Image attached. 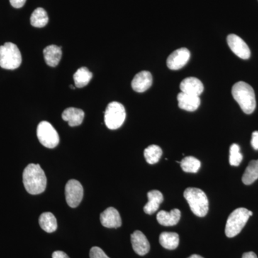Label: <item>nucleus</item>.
<instances>
[{
    "label": "nucleus",
    "instance_id": "nucleus-26",
    "mask_svg": "<svg viewBox=\"0 0 258 258\" xmlns=\"http://www.w3.org/2000/svg\"><path fill=\"white\" fill-rule=\"evenodd\" d=\"M181 169L185 172L197 173L201 167V162L197 158L186 157L180 162Z\"/></svg>",
    "mask_w": 258,
    "mask_h": 258
},
{
    "label": "nucleus",
    "instance_id": "nucleus-15",
    "mask_svg": "<svg viewBox=\"0 0 258 258\" xmlns=\"http://www.w3.org/2000/svg\"><path fill=\"white\" fill-rule=\"evenodd\" d=\"M178 104L181 109L186 111H195L200 106V96L181 92L177 96Z\"/></svg>",
    "mask_w": 258,
    "mask_h": 258
},
{
    "label": "nucleus",
    "instance_id": "nucleus-7",
    "mask_svg": "<svg viewBox=\"0 0 258 258\" xmlns=\"http://www.w3.org/2000/svg\"><path fill=\"white\" fill-rule=\"evenodd\" d=\"M37 136L42 145L48 149H54L58 145L60 142L57 131L47 121H42L39 123L37 128Z\"/></svg>",
    "mask_w": 258,
    "mask_h": 258
},
{
    "label": "nucleus",
    "instance_id": "nucleus-29",
    "mask_svg": "<svg viewBox=\"0 0 258 258\" xmlns=\"http://www.w3.org/2000/svg\"><path fill=\"white\" fill-rule=\"evenodd\" d=\"M27 0H10V4L15 8H23Z\"/></svg>",
    "mask_w": 258,
    "mask_h": 258
},
{
    "label": "nucleus",
    "instance_id": "nucleus-27",
    "mask_svg": "<svg viewBox=\"0 0 258 258\" xmlns=\"http://www.w3.org/2000/svg\"><path fill=\"white\" fill-rule=\"evenodd\" d=\"M242 154L240 153V147L238 144H233L230 149V164L231 166L240 165L242 161Z\"/></svg>",
    "mask_w": 258,
    "mask_h": 258
},
{
    "label": "nucleus",
    "instance_id": "nucleus-30",
    "mask_svg": "<svg viewBox=\"0 0 258 258\" xmlns=\"http://www.w3.org/2000/svg\"><path fill=\"white\" fill-rule=\"evenodd\" d=\"M251 144L255 150H258V132H254L252 134V140Z\"/></svg>",
    "mask_w": 258,
    "mask_h": 258
},
{
    "label": "nucleus",
    "instance_id": "nucleus-1",
    "mask_svg": "<svg viewBox=\"0 0 258 258\" xmlns=\"http://www.w3.org/2000/svg\"><path fill=\"white\" fill-rule=\"evenodd\" d=\"M23 179L24 186L30 195H40L46 189V176L39 164L27 166L23 171Z\"/></svg>",
    "mask_w": 258,
    "mask_h": 258
},
{
    "label": "nucleus",
    "instance_id": "nucleus-8",
    "mask_svg": "<svg viewBox=\"0 0 258 258\" xmlns=\"http://www.w3.org/2000/svg\"><path fill=\"white\" fill-rule=\"evenodd\" d=\"M83 198L82 184L76 179L68 181L66 186V199L68 205L72 208H77Z\"/></svg>",
    "mask_w": 258,
    "mask_h": 258
},
{
    "label": "nucleus",
    "instance_id": "nucleus-20",
    "mask_svg": "<svg viewBox=\"0 0 258 258\" xmlns=\"http://www.w3.org/2000/svg\"><path fill=\"white\" fill-rule=\"evenodd\" d=\"M39 224L44 231L48 233L55 232L57 228L55 217L51 212H44L39 218Z\"/></svg>",
    "mask_w": 258,
    "mask_h": 258
},
{
    "label": "nucleus",
    "instance_id": "nucleus-2",
    "mask_svg": "<svg viewBox=\"0 0 258 258\" xmlns=\"http://www.w3.org/2000/svg\"><path fill=\"white\" fill-rule=\"evenodd\" d=\"M232 94L244 113H253L256 108V100L252 86L243 81L236 83L232 88Z\"/></svg>",
    "mask_w": 258,
    "mask_h": 258
},
{
    "label": "nucleus",
    "instance_id": "nucleus-33",
    "mask_svg": "<svg viewBox=\"0 0 258 258\" xmlns=\"http://www.w3.org/2000/svg\"><path fill=\"white\" fill-rule=\"evenodd\" d=\"M188 258H204L202 257V256L199 255V254H192V255L190 256Z\"/></svg>",
    "mask_w": 258,
    "mask_h": 258
},
{
    "label": "nucleus",
    "instance_id": "nucleus-18",
    "mask_svg": "<svg viewBox=\"0 0 258 258\" xmlns=\"http://www.w3.org/2000/svg\"><path fill=\"white\" fill-rule=\"evenodd\" d=\"M181 212L178 209H174L170 212L161 210L157 214V221L163 226H174L179 222Z\"/></svg>",
    "mask_w": 258,
    "mask_h": 258
},
{
    "label": "nucleus",
    "instance_id": "nucleus-9",
    "mask_svg": "<svg viewBox=\"0 0 258 258\" xmlns=\"http://www.w3.org/2000/svg\"><path fill=\"white\" fill-rule=\"evenodd\" d=\"M227 44L231 50L235 54L237 57L247 60L250 57L251 52L248 45L242 40L241 37L235 34H230L227 36Z\"/></svg>",
    "mask_w": 258,
    "mask_h": 258
},
{
    "label": "nucleus",
    "instance_id": "nucleus-6",
    "mask_svg": "<svg viewBox=\"0 0 258 258\" xmlns=\"http://www.w3.org/2000/svg\"><path fill=\"white\" fill-rule=\"evenodd\" d=\"M126 113L124 106L118 102H111L105 111L104 120L106 126L111 130L119 128L124 123Z\"/></svg>",
    "mask_w": 258,
    "mask_h": 258
},
{
    "label": "nucleus",
    "instance_id": "nucleus-22",
    "mask_svg": "<svg viewBox=\"0 0 258 258\" xmlns=\"http://www.w3.org/2000/svg\"><path fill=\"white\" fill-rule=\"evenodd\" d=\"M92 78L93 74L87 68H81L74 75L75 86L80 88L85 87L90 83Z\"/></svg>",
    "mask_w": 258,
    "mask_h": 258
},
{
    "label": "nucleus",
    "instance_id": "nucleus-14",
    "mask_svg": "<svg viewBox=\"0 0 258 258\" xmlns=\"http://www.w3.org/2000/svg\"><path fill=\"white\" fill-rule=\"evenodd\" d=\"M181 92L194 96H200L204 91V86L201 81L197 78H186L180 84Z\"/></svg>",
    "mask_w": 258,
    "mask_h": 258
},
{
    "label": "nucleus",
    "instance_id": "nucleus-31",
    "mask_svg": "<svg viewBox=\"0 0 258 258\" xmlns=\"http://www.w3.org/2000/svg\"><path fill=\"white\" fill-rule=\"evenodd\" d=\"M52 258H70L66 252L62 251H55L52 253Z\"/></svg>",
    "mask_w": 258,
    "mask_h": 258
},
{
    "label": "nucleus",
    "instance_id": "nucleus-3",
    "mask_svg": "<svg viewBox=\"0 0 258 258\" xmlns=\"http://www.w3.org/2000/svg\"><path fill=\"white\" fill-rule=\"evenodd\" d=\"M184 197L196 216H206L209 210V201L206 194L203 190L198 188H187L185 189Z\"/></svg>",
    "mask_w": 258,
    "mask_h": 258
},
{
    "label": "nucleus",
    "instance_id": "nucleus-16",
    "mask_svg": "<svg viewBox=\"0 0 258 258\" xmlns=\"http://www.w3.org/2000/svg\"><path fill=\"white\" fill-rule=\"evenodd\" d=\"M85 113L83 110L76 108H68L62 113V118L69 123L70 126H77L83 123Z\"/></svg>",
    "mask_w": 258,
    "mask_h": 258
},
{
    "label": "nucleus",
    "instance_id": "nucleus-5",
    "mask_svg": "<svg viewBox=\"0 0 258 258\" xmlns=\"http://www.w3.org/2000/svg\"><path fill=\"white\" fill-rule=\"evenodd\" d=\"M22 63V55L18 46L6 42L0 46V67L7 70L18 69Z\"/></svg>",
    "mask_w": 258,
    "mask_h": 258
},
{
    "label": "nucleus",
    "instance_id": "nucleus-4",
    "mask_svg": "<svg viewBox=\"0 0 258 258\" xmlns=\"http://www.w3.org/2000/svg\"><path fill=\"white\" fill-rule=\"evenodd\" d=\"M252 212L246 208H237L230 214L225 227V235L227 237H235L242 231Z\"/></svg>",
    "mask_w": 258,
    "mask_h": 258
},
{
    "label": "nucleus",
    "instance_id": "nucleus-17",
    "mask_svg": "<svg viewBox=\"0 0 258 258\" xmlns=\"http://www.w3.org/2000/svg\"><path fill=\"white\" fill-rule=\"evenodd\" d=\"M149 201L144 206V211L147 215H152L157 211L159 206L164 201L162 193L158 190H152L147 194Z\"/></svg>",
    "mask_w": 258,
    "mask_h": 258
},
{
    "label": "nucleus",
    "instance_id": "nucleus-10",
    "mask_svg": "<svg viewBox=\"0 0 258 258\" xmlns=\"http://www.w3.org/2000/svg\"><path fill=\"white\" fill-rule=\"evenodd\" d=\"M190 58V52L188 49L182 47L178 49L168 57L166 64L169 69L173 71L181 69L187 63Z\"/></svg>",
    "mask_w": 258,
    "mask_h": 258
},
{
    "label": "nucleus",
    "instance_id": "nucleus-21",
    "mask_svg": "<svg viewBox=\"0 0 258 258\" xmlns=\"http://www.w3.org/2000/svg\"><path fill=\"white\" fill-rule=\"evenodd\" d=\"M159 243L167 249H175L179 246V237L176 232H162L159 236Z\"/></svg>",
    "mask_w": 258,
    "mask_h": 258
},
{
    "label": "nucleus",
    "instance_id": "nucleus-25",
    "mask_svg": "<svg viewBox=\"0 0 258 258\" xmlns=\"http://www.w3.org/2000/svg\"><path fill=\"white\" fill-rule=\"evenodd\" d=\"M162 156V150L159 146L150 145L144 151V157L149 164H155L159 162Z\"/></svg>",
    "mask_w": 258,
    "mask_h": 258
},
{
    "label": "nucleus",
    "instance_id": "nucleus-32",
    "mask_svg": "<svg viewBox=\"0 0 258 258\" xmlns=\"http://www.w3.org/2000/svg\"><path fill=\"white\" fill-rule=\"evenodd\" d=\"M242 258H257V256L253 252H244Z\"/></svg>",
    "mask_w": 258,
    "mask_h": 258
},
{
    "label": "nucleus",
    "instance_id": "nucleus-13",
    "mask_svg": "<svg viewBox=\"0 0 258 258\" xmlns=\"http://www.w3.org/2000/svg\"><path fill=\"white\" fill-rule=\"evenodd\" d=\"M152 76L149 71H142L136 75L132 81V88L138 93L145 92L152 86Z\"/></svg>",
    "mask_w": 258,
    "mask_h": 258
},
{
    "label": "nucleus",
    "instance_id": "nucleus-24",
    "mask_svg": "<svg viewBox=\"0 0 258 258\" xmlns=\"http://www.w3.org/2000/svg\"><path fill=\"white\" fill-rule=\"evenodd\" d=\"M48 20L47 12L41 8L34 10L30 18V23L35 28H43L47 25Z\"/></svg>",
    "mask_w": 258,
    "mask_h": 258
},
{
    "label": "nucleus",
    "instance_id": "nucleus-11",
    "mask_svg": "<svg viewBox=\"0 0 258 258\" xmlns=\"http://www.w3.org/2000/svg\"><path fill=\"white\" fill-rule=\"evenodd\" d=\"M132 247L136 253L143 256L150 250V244L147 237L141 231L137 230L131 235Z\"/></svg>",
    "mask_w": 258,
    "mask_h": 258
},
{
    "label": "nucleus",
    "instance_id": "nucleus-34",
    "mask_svg": "<svg viewBox=\"0 0 258 258\" xmlns=\"http://www.w3.org/2000/svg\"><path fill=\"white\" fill-rule=\"evenodd\" d=\"M70 88H72V89H76V86H74L73 85H71V86H70Z\"/></svg>",
    "mask_w": 258,
    "mask_h": 258
},
{
    "label": "nucleus",
    "instance_id": "nucleus-12",
    "mask_svg": "<svg viewBox=\"0 0 258 258\" xmlns=\"http://www.w3.org/2000/svg\"><path fill=\"white\" fill-rule=\"evenodd\" d=\"M102 225L107 228H118L122 225L119 212L116 209L108 208L101 214Z\"/></svg>",
    "mask_w": 258,
    "mask_h": 258
},
{
    "label": "nucleus",
    "instance_id": "nucleus-28",
    "mask_svg": "<svg viewBox=\"0 0 258 258\" xmlns=\"http://www.w3.org/2000/svg\"><path fill=\"white\" fill-rule=\"evenodd\" d=\"M90 258H110L104 251L98 247H93L90 250Z\"/></svg>",
    "mask_w": 258,
    "mask_h": 258
},
{
    "label": "nucleus",
    "instance_id": "nucleus-19",
    "mask_svg": "<svg viewBox=\"0 0 258 258\" xmlns=\"http://www.w3.org/2000/svg\"><path fill=\"white\" fill-rule=\"evenodd\" d=\"M44 58L47 66L56 67L59 64L62 57L61 47L55 45H49L43 50Z\"/></svg>",
    "mask_w": 258,
    "mask_h": 258
},
{
    "label": "nucleus",
    "instance_id": "nucleus-23",
    "mask_svg": "<svg viewBox=\"0 0 258 258\" xmlns=\"http://www.w3.org/2000/svg\"><path fill=\"white\" fill-rule=\"evenodd\" d=\"M258 179V160H252L249 162V165L246 168L243 176L242 182L246 185H250Z\"/></svg>",
    "mask_w": 258,
    "mask_h": 258
}]
</instances>
